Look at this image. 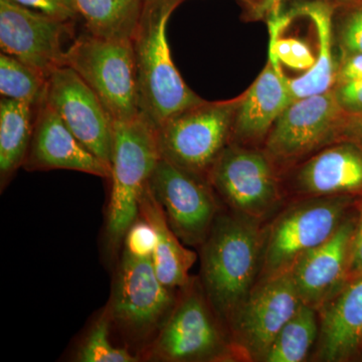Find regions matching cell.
Wrapping results in <instances>:
<instances>
[{
  "label": "cell",
  "instance_id": "obj_1",
  "mask_svg": "<svg viewBox=\"0 0 362 362\" xmlns=\"http://www.w3.org/2000/svg\"><path fill=\"white\" fill-rule=\"evenodd\" d=\"M266 223L221 209L201 246L199 282L228 329L233 314L258 283Z\"/></svg>",
  "mask_w": 362,
  "mask_h": 362
},
{
  "label": "cell",
  "instance_id": "obj_2",
  "mask_svg": "<svg viewBox=\"0 0 362 362\" xmlns=\"http://www.w3.org/2000/svg\"><path fill=\"white\" fill-rule=\"evenodd\" d=\"M183 0H144L132 40L140 115L156 129L175 114L201 103L177 71L168 40L171 14Z\"/></svg>",
  "mask_w": 362,
  "mask_h": 362
},
{
  "label": "cell",
  "instance_id": "obj_3",
  "mask_svg": "<svg viewBox=\"0 0 362 362\" xmlns=\"http://www.w3.org/2000/svg\"><path fill=\"white\" fill-rule=\"evenodd\" d=\"M359 197H313L291 199L265 225L259 280L290 270L307 252L330 239Z\"/></svg>",
  "mask_w": 362,
  "mask_h": 362
},
{
  "label": "cell",
  "instance_id": "obj_4",
  "mask_svg": "<svg viewBox=\"0 0 362 362\" xmlns=\"http://www.w3.org/2000/svg\"><path fill=\"white\" fill-rule=\"evenodd\" d=\"M112 192L107 233L110 246L119 247L139 216V201L161 156L156 129L141 115L114 121Z\"/></svg>",
  "mask_w": 362,
  "mask_h": 362
},
{
  "label": "cell",
  "instance_id": "obj_5",
  "mask_svg": "<svg viewBox=\"0 0 362 362\" xmlns=\"http://www.w3.org/2000/svg\"><path fill=\"white\" fill-rule=\"evenodd\" d=\"M181 291L175 308L158 330L150 357L171 362L243 361L199 280H192Z\"/></svg>",
  "mask_w": 362,
  "mask_h": 362
},
{
  "label": "cell",
  "instance_id": "obj_6",
  "mask_svg": "<svg viewBox=\"0 0 362 362\" xmlns=\"http://www.w3.org/2000/svg\"><path fill=\"white\" fill-rule=\"evenodd\" d=\"M64 66L94 90L113 121L140 116L132 40L83 33L66 49Z\"/></svg>",
  "mask_w": 362,
  "mask_h": 362
},
{
  "label": "cell",
  "instance_id": "obj_7",
  "mask_svg": "<svg viewBox=\"0 0 362 362\" xmlns=\"http://www.w3.org/2000/svg\"><path fill=\"white\" fill-rule=\"evenodd\" d=\"M207 181L226 209L262 223L287 204L282 175L263 148L228 143Z\"/></svg>",
  "mask_w": 362,
  "mask_h": 362
},
{
  "label": "cell",
  "instance_id": "obj_8",
  "mask_svg": "<svg viewBox=\"0 0 362 362\" xmlns=\"http://www.w3.org/2000/svg\"><path fill=\"white\" fill-rule=\"evenodd\" d=\"M238 100L207 102L170 117L156 129L162 158L207 180L211 168L230 142Z\"/></svg>",
  "mask_w": 362,
  "mask_h": 362
},
{
  "label": "cell",
  "instance_id": "obj_9",
  "mask_svg": "<svg viewBox=\"0 0 362 362\" xmlns=\"http://www.w3.org/2000/svg\"><path fill=\"white\" fill-rule=\"evenodd\" d=\"M346 113L332 90L292 102L263 145L281 175L331 143L339 141Z\"/></svg>",
  "mask_w": 362,
  "mask_h": 362
},
{
  "label": "cell",
  "instance_id": "obj_10",
  "mask_svg": "<svg viewBox=\"0 0 362 362\" xmlns=\"http://www.w3.org/2000/svg\"><path fill=\"white\" fill-rule=\"evenodd\" d=\"M301 304L289 271L259 280L228 326L243 361L263 362L272 343Z\"/></svg>",
  "mask_w": 362,
  "mask_h": 362
},
{
  "label": "cell",
  "instance_id": "obj_11",
  "mask_svg": "<svg viewBox=\"0 0 362 362\" xmlns=\"http://www.w3.org/2000/svg\"><path fill=\"white\" fill-rule=\"evenodd\" d=\"M157 277L151 258L124 252L108 314L112 322L135 338L160 329L175 308L177 298Z\"/></svg>",
  "mask_w": 362,
  "mask_h": 362
},
{
  "label": "cell",
  "instance_id": "obj_12",
  "mask_svg": "<svg viewBox=\"0 0 362 362\" xmlns=\"http://www.w3.org/2000/svg\"><path fill=\"white\" fill-rule=\"evenodd\" d=\"M149 187L181 242L201 247L221 209L209 181L161 157L150 177Z\"/></svg>",
  "mask_w": 362,
  "mask_h": 362
},
{
  "label": "cell",
  "instance_id": "obj_13",
  "mask_svg": "<svg viewBox=\"0 0 362 362\" xmlns=\"http://www.w3.org/2000/svg\"><path fill=\"white\" fill-rule=\"evenodd\" d=\"M74 23L45 16L13 1L0 0V49L49 78L64 66V42Z\"/></svg>",
  "mask_w": 362,
  "mask_h": 362
},
{
  "label": "cell",
  "instance_id": "obj_14",
  "mask_svg": "<svg viewBox=\"0 0 362 362\" xmlns=\"http://www.w3.org/2000/svg\"><path fill=\"white\" fill-rule=\"evenodd\" d=\"M44 100L90 152L111 166L113 119L73 69L62 66L52 71Z\"/></svg>",
  "mask_w": 362,
  "mask_h": 362
},
{
  "label": "cell",
  "instance_id": "obj_15",
  "mask_svg": "<svg viewBox=\"0 0 362 362\" xmlns=\"http://www.w3.org/2000/svg\"><path fill=\"white\" fill-rule=\"evenodd\" d=\"M286 197H362V148L349 140L331 143L282 175Z\"/></svg>",
  "mask_w": 362,
  "mask_h": 362
},
{
  "label": "cell",
  "instance_id": "obj_16",
  "mask_svg": "<svg viewBox=\"0 0 362 362\" xmlns=\"http://www.w3.org/2000/svg\"><path fill=\"white\" fill-rule=\"evenodd\" d=\"M356 221V206L330 239L300 257L290 268L302 303L318 310L349 282L350 251Z\"/></svg>",
  "mask_w": 362,
  "mask_h": 362
},
{
  "label": "cell",
  "instance_id": "obj_17",
  "mask_svg": "<svg viewBox=\"0 0 362 362\" xmlns=\"http://www.w3.org/2000/svg\"><path fill=\"white\" fill-rule=\"evenodd\" d=\"M23 168L28 171L66 169L111 178L109 164L90 152L45 103L35 111L32 142Z\"/></svg>",
  "mask_w": 362,
  "mask_h": 362
},
{
  "label": "cell",
  "instance_id": "obj_18",
  "mask_svg": "<svg viewBox=\"0 0 362 362\" xmlns=\"http://www.w3.org/2000/svg\"><path fill=\"white\" fill-rule=\"evenodd\" d=\"M287 80L280 62L269 54L264 70L239 96L230 142L263 148L274 124L292 103Z\"/></svg>",
  "mask_w": 362,
  "mask_h": 362
},
{
  "label": "cell",
  "instance_id": "obj_19",
  "mask_svg": "<svg viewBox=\"0 0 362 362\" xmlns=\"http://www.w3.org/2000/svg\"><path fill=\"white\" fill-rule=\"evenodd\" d=\"M317 311L319 335L312 361H361L362 275L349 280Z\"/></svg>",
  "mask_w": 362,
  "mask_h": 362
},
{
  "label": "cell",
  "instance_id": "obj_20",
  "mask_svg": "<svg viewBox=\"0 0 362 362\" xmlns=\"http://www.w3.org/2000/svg\"><path fill=\"white\" fill-rule=\"evenodd\" d=\"M334 2L331 0H314L299 4L291 9L290 16H305L311 21L315 30L318 51L315 65L304 75L288 78V87L292 102L302 98L322 94L332 90L337 75V59L333 37L332 16Z\"/></svg>",
  "mask_w": 362,
  "mask_h": 362
},
{
  "label": "cell",
  "instance_id": "obj_21",
  "mask_svg": "<svg viewBox=\"0 0 362 362\" xmlns=\"http://www.w3.org/2000/svg\"><path fill=\"white\" fill-rule=\"evenodd\" d=\"M139 216L151 223L156 232V247L151 259L157 277L169 289H185L192 282L189 271L197 256L183 246L173 232L161 204L150 189L149 183L140 197Z\"/></svg>",
  "mask_w": 362,
  "mask_h": 362
},
{
  "label": "cell",
  "instance_id": "obj_22",
  "mask_svg": "<svg viewBox=\"0 0 362 362\" xmlns=\"http://www.w3.org/2000/svg\"><path fill=\"white\" fill-rule=\"evenodd\" d=\"M37 106L0 100V181L1 188L23 166L32 142Z\"/></svg>",
  "mask_w": 362,
  "mask_h": 362
},
{
  "label": "cell",
  "instance_id": "obj_23",
  "mask_svg": "<svg viewBox=\"0 0 362 362\" xmlns=\"http://www.w3.org/2000/svg\"><path fill=\"white\" fill-rule=\"evenodd\" d=\"M87 32L107 39L131 40L144 0H74Z\"/></svg>",
  "mask_w": 362,
  "mask_h": 362
},
{
  "label": "cell",
  "instance_id": "obj_24",
  "mask_svg": "<svg viewBox=\"0 0 362 362\" xmlns=\"http://www.w3.org/2000/svg\"><path fill=\"white\" fill-rule=\"evenodd\" d=\"M318 335V311L302 303L272 343L263 362L305 361L315 349Z\"/></svg>",
  "mask_w": 362,
  "mask_h": 362
},
{
  "label": "cell",
  "instance_id": "obj_25",
  "mask_svg": "<svg viewBox=\"0 0 362 362\" xmlns=\"http://www.w3.org/2000/svg\"><path fill=\"white\" fill-rule=\"evenodd\" d=\"M47 78L8 54H0L1 98L39 106L44 100Z\"/></svg>",
  "mask_w": 362,
  "mask_h": 362
},
{
  "label": "cell",
  "instance_id": "obj_26",
  "mask_svg": "<svg viewBox=\"0 0 362 362\" xmlns=\"http://www.w3.org/2000/svg\"><path fill=\"white\" fill-rule=\"evenodd\" d=\"M289 16H281L280 11L268 18L270 30L269 54H273L281 65L289 66L298 71H308L315 65L316 56L310 45L297 37H283L286 23Z\"/></svg>",
  "mask_w": 362,
  "mask_h": 362
},
{
  "label": "cell",
  "instance_id": "obj_27",
  "mask_svg": "<svg viewBox=\"0 0 362 362\" xmlns=\"http://www.w3.org/2000/svg\"><path fill=\"white\" fill-rule=\"evenodd\" d=\"M112 321L108 311L90 328L84 342L81 345L77 354V361L81 362H135L136 356L126 349L115 346L110 339V324Z\"/></svg>",
  "mask_w": 362,
  "mask_h": 362
},
{
  "label": "cell",
  "instance_id": "obj_28",
  "mask_svg": "<svg viewBox=\"0 0 362 362\" xmlns=\"http://www.w3.org/2000/svg\"><path fill=\"white\" fill-rule=\"evenodd\" d=\"M332 26L339 57L362 52V0L334 2Z\"/></svg>",
  "mask_w": 362,
  "mask_h": 362
},
{
  "label": "cell",
  "instance_id": "obj_29",
  "mask_svg": "<svg viewBox=\"0 0 362 362\" xmlns=\"http://www.w3.org/2000/svg\"><path fill=\"white\" fill-rule=\"evenodd\" d=\"M156 242V230L141 216H138L124 238L125 252L139 258H151Z\"/></svg>",
  "mask_w": 362,
  "mask_h": 362
},
{
  "label": "cell",
  "instance_id": "obj_30",
  "mask_svg": "<svg viewBox=\"0 0 362 362\" xmlns=\"http://www.w3.org/2000/svg\"><path fill=\"white\" fill-rule=\"evenodd\" d=\"M13 1L57 20L74 23L80 18L74 0H13Z\"/></svg>",
  "mask_w": 362,
  "mask_h": 362
},
{
  "label": "cell",
  "instance_id": "obj_31",
  "mask_svg": "<svg viewBox=\"0 0 362 362\" xmlns=\"http://www.w3.org/2000/svg\"><path fill=\"white\" fill-rule=\"evenodd\" d=\"M338 105L347 115L362 114V80L332 88Z\"/></svg>",
  "mask_w": 362,
  "mask_h": 362
},
{
  "label": "cell",
  "instance_id": "obj_32",
  "mask_svg": "<svg viewBox=\"0 0 362 362\" xmlns=\"http://www.w3.org/2000/svg\"><path fill=\"white\" fill-rule=\"evenodd\" d=\"M358 80H362V52L339 57L333 87Z\"/></svg>",
  "mask_w": 362,
  "mask_h": 362
},
{
  "label": "cell",
  "instance_id": "obj_33",
  "mask_svg": "<svg viewBox=\"0 0 362 362\" xmlns=\"http://www.w3.org/2000/svg\"><path fill=\"white\" fill-rule=\"evenodd\" d=\"M356 211L357 221L350 251L349 281L362 275V197L357 201Z\"/></svg>",
  "mask_w": 362,
  "mask_h": 362
},
{
  "label": "cell",
  "instance_id": "obj_34",
  "mask_svg": "<svg viewBox=\"0 0 362 362\" xmlns=\"http://www.w3.org/2000/svg\"><path fill=\"white\" fill-rule=\"evenodd\" d=\"M340 140H349L362 148V114L346 115Z\"/></svg>",
  "mask_w": 362,
  "mask_h": 362
},
{
  "label": "cell",
  "instance_id": "obj_35",
  "mask_svg": "<svg viewBox=\"0 0 362 362\" xmlns=\"http://www.w3.org/2000/svg\"><path fill=\"white\" fill-rule=\"evenodd\" d=\"M331 1L342 2L346 1V0H331ZM283 2H284V0H265L255 14L252 21L266 20V18L268 20L271 16L277 13L280 11Z\"/></svg>",
  "mask_w": 362,
  "mask_h": 362
},
{
  "label": "cell",
  "instance_id": "obj_36",
  "mask_svg": "<svg viewBox=\"0 0 362 362\" xmlns=\"http://www.w3.org/2000/svg\"><path fill=\"white\" fill-rule=\"evenodd\" d=\"M238 1L242 2L243 6H245V9H246V18L247 21H252L254 18L255 14H256L257 11L259 8V6L263 4V2L265 0H238Z\"/></svg>",
  "mask_w": 362,
  "mask_h": 362
},
{
  "label": "cell",
  "instance_id": "obj_37",
  "mask_svg": "<svg viewBox=\"0 0 362 362\" xmlns=\"http://www.w3.org/2000/svg\"><path fill=\"white\" fill-rule=\"evenodd\" d=\"M361 361H362V345H361Z\"/></svg>",
  "mask_w": 362,
  "mask_h": 362
}]
</instances>
